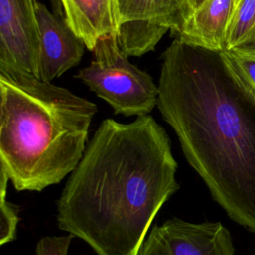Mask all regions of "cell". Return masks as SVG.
Instances as JSON below:
<instances>
[{
	"mask_svg": "<svg viewBox=\"0 0 255 255\" xmlns=\"http://www.w3.org/2000/svg\"><path fill=\"white\" fill-rule=\"evenodd\" d=\"M177 162L149 116L104 120L57 201L60 229L97 255H137L161 206L175 193Z\"/></svg>",
	"mask_w": 255,
	"mask_h": 255,
	"instance_id": "1",
	"label": "cell"
},
{
	"mask_svg": "<svg viewBox=\"0 0 255 255\" xmlns=\"http://www.w3.org/2000/svg\"><path fill=\"white\" fill-rule=\"evenodd\" d=\"M161 60L162 119L215 201L255 233V102L218 52L174 38Z\"/></svg>",
	"mask_w": 255,
	"mask_h": 255,
	"instance_id": "2",
	"label": "cell"
},
{
	"mask_svg": "<svg viewBox=\"0 0 255 255\" xmlns=\"http://www.w3.org/2000/svg\"><path fill=\"white\" fill-rule=\"evenodd\" d=\"M0 163L18 191H41L72 173L86 150L96 104L0 67Z\"/></svg>",
	"mask_w": 255,
	"mask_h": 255,
	"instance_id": "3",
	"label": "cell"
},
{
	"mask_svg": "<svg viewBox=\"0 0 255 255\" xmlns=\"http://www.w3.org/2000/svg\"><path fill=\"white\" fill-rule=\"evenodd\" d=\"M76 78L106 101L115 114L147 116L157 107L158 86L151 76L129 62L119 46L116 33L98 40L92 62Z\"/></svg>",
	"mask_w": 255,
	"mask_h": 255,
	"instance_id": "4",
	"label": "cell"
},
{
	"mask_svg": "<svg viewBox=\"0 0 255 255\" xmlns=\"http://www.w3.org/2000/svg\"><path fill=\"white\" fill-rule=\"evenodd\" d=\"M137 255H234V247L220 222L171 218L151 228Z\"/></svg>",
	"mask_w": 255,
	"mask_h": 255,
	"instance_id": "5",
	"label": "cell"
},
{
	"mask_svg": "<svg viewBox=\"0 0 255 255\" xmlns=\"http://www.w3.org/2000/svg\"><path fill=\"white\" fill-rule=\"evenodd\" d=\"M39 56L36 12L26 0H0V67L39 78Z\"/></svg>",
	"mask_w": 255,
	"mask_h": 255,
	"instance_id": "6",
	"label": "cell"
},
{
	"mask_svg": "<svg viewBox=\"0 0 255 255\" xmlns=\"http://www.w3.org/2000/svg\"><path fill=\"white\" fill-rule=\"evenodd\" d=\"M36 17L40 37L39 79L51 83L81 62L86 45L64 16L51 12L41 2L37 3Z\"/></svg>",
	"mask_w": 255,
	"mask_h": 255,
	"instance_id": "7",
	"label": "cell"
},
{
	"mask_svg": "<svg viewBox=\"0 0 255 255\" xmlns=\"http://www.w3.org/2000/svg\"><path fill=\"white\" fill-rule=\"evenodd\" d=\"M117 39L128 57L152 51L168 28L151 21L152 0H114Z\"/></svg>",
	"mask_w": 255,
	"mask_h": 255,
	"instance_id": "8",
	"label": "cell"
},
{
	"mask_svg": "<svg viewBox=\"0 0 255 255\" xmlns=\"http://www.w3.org/2000/svg\"><path fill=\"white\" fill-rule=\"evenodd\" d=\"M239 3L240 0H204L186 19L175 38L205 50L224 51Z\"/></svg>",
	"mask_w": 255,
	"mask_h": 255,
	"instance_id": "9",
	"label": "cell"
},
{
	"mask_svg": "<svg viewBox=\"0 0 255 255\" xmlns=\"http://www.w3.org/2000/svg\"><path fill=\"white\" fill-rule=\"evenodd\" d=\"M69 27L93 51L98 40L116 33L114 0H61Z\"/></svg>",
	"mask_w": 255,
	"mask_h": 255,
	"instance_id": "10",
	"label": "cell"
},
{
	"mask_svg": "<svg viewBox=\"0 0 255 255\" xmlns=\"http://www.w3.org/2000/svg\"><path fill=\"white\" fill-rule=\"evenodd\" d=\"M219 54L233 79L255 102V44L227 49Z\"/></svg>",
	"mask_w": 255,
	"mask_h": 255,
	"instance_id": "11",
	"label": "cell"
},
{
	"mask_svg": "<svg viewBox=\"0 0 255 255\" xmlns=\"http://www.w3.org/2000/svg\"><path fill=\"white\" fill-rule=\"evenodd\" d=\"M255 44V0H240L227 34L226 49Z\"/></svg>",
	"mask_w": 255,
	"mask_h": 255,
	"instance_id": "12",
	"label": "cell"
},
{
	"mask_svg": "<svg viewBox=\"0 0 255 255\" xmlns=\"http://www.w3.org/2000/svg\"><path fill=\"white\" fill-rule=\"evenodd\" d=\"M184 5L185 0H152L151 21L176 36L184 23Z\"/></svg>",
	"mask_w": 255,
	"mask_h": 255,
	"instance_id": "13",
	"label": "cell"
},
{
	"mask_svg": "<svg viewBox=\"0 0 255 255\" xmlns=\"http://www.w3.org/2000/svg\"><path fill=\"white\" fill-rule=\"evenodd\" d=\"M0 173V244L3 245L15 239L19 217L17 206L6 199L9 178L2 169Z\"/></svg>",
	"mask_w": 255,
	"mask_h": 255,
	"instance_id": "14",
	"label": "cell"
},
{
	"mask_svg": "<svg viewBox=\"0 0 255 255\" xmlns=\"http://www.w3.org/2000/svg\"><path fill=\"white\" fill-rule=\"evenodd\" d=\"M75 237L72 234L63 236H45L36 246V255H68L70 244Z\"/></svg>",
	"mask_w": 255,
	"mask_h": 255,
	"instance_id": "15",
	"label": "cell"
},
{
	"mask_svg": "<svg viewBox=\"0 0 255 255\" xmlns=\"http://www.w3.org/2000/svg\"><path fill=\"white\" fill-rule=\"evenodd\" d=\"M204 0H185V5H184V22L192 14V12L200 6V4Z\"/></svg>",
	"mask_w": 255,
	"mask_h": 255,
	"instance_id": "16",
	"label": "cell"
},
{
	"mask_svg": "<svg viewBox=\"0 0 255 255\" xmlns=\"http://www.w3.org/2000/svg\"><path fill=\"white\" fill-rule=\"evenodd\" d=\"M51 7L53 9V12L59 16H64V9H63V5L61 0H49Z\"/></svg>",
	"mask_w": 255,
	"mask_h": 255,
	"instance_id": "17",
	"label": "cell"
},
{
	"mask_svg": "<svg viewBox=\"0 0 255 255\" xmlns=\"http://www.w3.org/2000/svg\"><path fill=\"white\" fill-rule=\"evenodd\" d=\"M26 2H27V4L29 5V7H30L34 12H36V8H37V3H38V1H37V0H26Z\"/></svg>",
	"mask_w": 255,
	"mask_h": 255,
	"instance_id": "18",
	"label": "cell"
}]
</instances>
